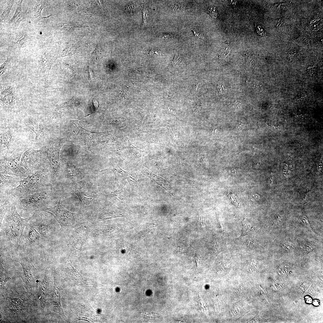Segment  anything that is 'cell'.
Returning <instances> with one entry per match:
<instances>
[{
	"label": "cell",
	"instance_id": "6da1fadb",
	"mask_svg": "<svg viewBox=\"0 0 323 323\" xmlns=\"http://www.w3.org/2000/svg\"><path fill=\"white\" fill-rule=\"evenodd\" d=\"M29 218H22L13 201L11 208L5 215L0 225V245L16 252L22 247L21 240Z\"/></svg>",
	"mask_w": 323,
	"mask_h": 323
},
{
	"label": "cell",
	"instance_id": "7a4b0ae2",
	"mask_svg": "<svg viewBox=\"0 0 323 323\" xmlns=\"http://www.w3.org/2000/svg\"><path fill=\"white\" fill-rule=\"evenodd\" d=\"M48 171L39 169L30 172L24 179L19 181V185L11 189L9 194L19 199L33 194L49 186V178L51 176Z\"/></svg>",
	"mask_w": 323,
	"mask_h": 323
},
{
	"label": "cell",
	"instance_id": "3957f363",
	"mask_svg": "<svg viewBox=\"0 0 323 323\" xmlns=\"http://www.w3.org/2000/svg\"><path fill=\"white\" fill-rule=\"evenodd\" d=\"M48 187L14 202L16 206L28 213L47 207L51 194Z\"/></svg>",
	"mask_w": 323,
	"mask_h": 323
},
{
	"label": "cell",
	"instance_id": "277c9868",
	"mask_svg": "<svg viewBox=\"0 0 323 323\" xmlns=\"http://www.w3.org/2000/svg\"><path fill=\"white\" fill-rule=\"evenodd\" d=\"M67 141L64 138L54 140L51 141L45 148L49 161L51 179L53 182L56 181L59 176L60 169V152L63 144Z\"/></svg>",
	"mask_w": 323,
	"mask_h": 323
},
{
	"label": "cell",
	"instance_id": "5b68a950",
	"mask_svg": "<svg viewBox=\"0 0 323 323\" xmlns=\"http://www.w3.org/2000/svg\"><path fill=\"white\" fill-rule=\"evenodd\" d=\"M13 261L19 263L22 266L23 273L21 277L24 286L28 292L31 293L35 287L38 272V269L33 264L31 257L24 255L17 257Z\"/></svg>",
	"mask_w": 323,
	"mask_h": 323
},
{
	"label": "cell",
	"instance_id": "8992f818",
	"mask_svg": "<svg viewBox=\"0 0 323 323\" xmlns=\"http://www.w3.org/2000/svg\"><path fill=\"white\" fill-rule=\"evenodd\" d=\"M21 153L13 155L1 159L0 173L7 174L22 179L27 177L30 172L20 165Z\"/></svg>",
	"mask_w": 323,
	"mask_h": 323
},
{
	"label": "cell",
	"instance_id": "52a82bcc",
	"mask_svg": "<svg viewBox=\"0 0 323 323\" xmlns=\"http://www.w3.org/2000/svg\"><path fill=\"white\" fill-rule=\"evenodd\" d=\"M70 190L78 196L82 204L86 205H89L95 198L103 195L99 189L92 183L83 181L74 183Z\"/></svg>",
	"mask_w": 323,
	"mask_h": 323
},
{
	"label": "cell",
	"instance_id": "ba28073f",
	"mask_svg": "<svg viewBox=\"0 0 323 323\" xmlns=\"http://www.w3.org/2000/svg\"><path fill=\"white\" fill-rule=\"evenodd\" d=\"M40 210L52 215L63 228H68L72 225L78 215V214L71 212L63 207L61 205L60 200L54 207H44Z\"/></svg>",
	"mask_w": 323,
	"mask_h": 323
},
{
	"label": "cell",
	"instance_id": "9c48e42d",
	"mask_svg": "<svg viewBox=\"0 0 323 323\" xmlns=\"http://www.w3.org/2000/svg\"><path fill=\"white\" fill-rule=\"evenodd\" d=\"M25 228L21 243V246L24 250L37 248L45 242V240H47L29 223Z\"/></svg>",
	"mask_w": 323,
	"mask_h": 323
},
{
	"label": "cell",
	"instance_id": "30bf717a",
	"mask_svg": "<svg viewBox=\"0 0 323 323\" xmlns=\"http://www.w3.org/2000/svg\"><path fill=\"white\" fill-rule=\"evenodd\" d=\"M41 153L31 149L25 152L21 156L20 165L30 172L40 169L42 160Z\"/></svg>",
	"mask_w": 323,
	"mask_h": 323
},
{
	"label": "cell",
	"instance_id": "8fae6325",
	"mask_svg": "<svg viewBox=\"0 0 323 323\" xmlns=\"http://www.w3.org/2000/svg\"><path fill=\"white\" fill-rule=\"evenodd\" d=\"M49 269L46 263L44 277L39 285L38 298L40 301L42 307L43 308L49 300V295L52 291L50 273Z\"/></svg>",
	"mask_w": 323,
	"mask_h": 323
},
{
	"label": "cell",
	"instance_id": "7c38bea8",
	"mask_svg": "<svg viewBox=\"0 0 323 323\" xmlns=\"http://www.w3.org/2000/svg\"><path fill=\"white\" fill-rule=\"evenodd\" d=\"M29 223L43 237L48 238L51 234L52 228L51 226L48 221L47 217H33L29 218Z\"/></svg>",
	"mask_w": 323,
	"mask_h": 323
},
{
	"label": "cell",
	"instance_id": "4fadbf2b",
	"mask_svg": "<svg viewBox=\"0 0 323 323\" xmlns=\"http://www.w3.org/2000/svg\"><path fill=\"white\" fill-rule=\"evenodd\" d=\"M52 58L51 55L46 51H42L39 57V69L46 86L48 85V83L49 72L53 63Z\"/></svg>",
	"mask_w": 323,
	"mask_h": 323
},
{
	"label": "cell",
	"instance_id": "5bb4252c",
	"mask_svg": "<svg viewBox=\"0 0 323 323\" xmlns=\"http://www.w3.org/2000/svg\"><path fill=\"white\" fill-rule=\"evenodd\" d=\"M23 122L26 126L35 134L36 140H41L45 136L46 130L44 125L32 117L25 118Z\"/></svg>",
	"mask_w": 323,
	"mask_h": 323
},
{
	"label": "cell",
	"instance_id": "9a60e30c",
	"mask_svg": "<svg viewBox=\"0 0 323 323\" xmlns=\"http://www.w3.org/2000/svg\"><path fill=\"white\" fill-rule=\"evenodd\" d=\"M1 103L4 106L13 108L16 103L15 92L11 86H7L2 90L1 92Z\"/></svg>",
	"mask_w": 323,
	"mask_h": 323
},
{
	"label": "cell",
	"instance_id": "2e32d148",
	"mask_svg": "<svg viewBox=\"0 0 323 323\" xmlns=\"http://www.w3.org/2000/svg\"><path fill=\"white\" fill-rule=\"evenodd\" d=\"M80 119L71 120V122L74 124L77 128L79 131L78 135L80 139L85 141H90L97 137L99 135L100 132H97L87 130L82 127L79 124V120Z\"/></svg>",
	"mask_w": 323,
	"mask_h": 323
},
{
	"label": "cell",
	"instance_id": "e0dca14e",
	"mask_svg": "<svg viewBox=\"0 0 323 323\" xmlns=\"http://www.w3.org/2000/svg\"><path fill=\"white\" fill-rule=\"evenodd\" d=\"M18 177L10 175L0 173V191L11 188L19 181Z\"/></svg>",
	"mask_w": 323,
	"mask_h": 323
},
{
	"label": "cell",
	"instance_id": "ac0fdd59",
	"mask_svg": "<svg viewBox=\"0 0 323 323\" xmlns=\"http://www.w3.org/2000/svg\"><path fill=\"white\" fill-rule=\"evenodd\" d=\"M74 100V98H72L67 101L58 106L52 113L53 118H59L63 116L68 111Z\"/></svg>",
	"mask_w": 323,
	"mask_h": 323
},
{
	"label": "cell",
	"instance_id": "d6986e66",
	"mask_svg": "<svg viewBox=\"0 0 323 323\" xmlns=\"http://www.w3.org/2000/svg\"><path fill=\"white\" fill-rule=\"evenodd\" d=\"M14 140L13 133L10 130H6L1 133V143L4 145L8 150L10 149Z\"/></svg>",
	"mask_w": 323,
	"mask_h": 323
},
{
	"label": "cell",
	"instance_id": "ffe728a7",
	"mask_svg": "<svg viewBox=\"0 0 323 323\" xmlns=\"http://www.w3.org/2000/svg\"><path fill=\"white\" fill-rule=\"evenodd\" d=\"M22 1V0H21L19 1L15 12L9 22L10 24L15 27H17L24 19V16L21 8Z\"/></svg>",
	"mask_w": 323,
	"mask_h": 323
},
{
	"label": "cell",
	"instance_id": "44dd1931",
	"mask_svg": "<svg viewBox=\"0 0 323 323\" xmlns=\"http://www.w3.org/2000/svg\"><path fill=\"white\" fill-rule=\"evenodd\" d=\"M81 171L73 164L67 163L65 170V176L68 178L79 177L81 176Z\"/></svg>",
	"mask_w": 323,
	"mask_h": 323
},
{
	"label": "cell",
	"instance_id": "7402d4cb",
	"mask_svg": "<svg viewBox=\"0 0 323 323\" xmlns=\"http://www.w3.org/2000/svg\"><path fill=\"white\" fill-rule=\"evenodd\" d=\"M0 225L6 213L11 208L13 201L11 199H1L0 200Z\"/></svg>",
	"mask_w": 323,
	"mask_h": 323
},
{
	"label": "cell",
	"instance_id": "603a6c76",
	"mask_svg": "<svg viewBox=\"0 0 323 323\" xmlns=\"http://www.w3.org/2000/svg\"><path fill=\"white\" fill-rule=\"evenodd\" d=\"M46 1H37L32 12V15L34 18H37L40 19L43 18L41 15L42 9L45 7Z\"/></svg>",
	"mask_w": 323,
	"mask_h": 323
},
{
	"label": "cell",
	"instance_id": "cb8c5ba5",
	"mask_svg": "<svg viewBox=\"0 0 323 323\" xmlns=\"http://www.w3.org/2000/svg\"><path fill=\"white\" fill-rule=\"evenodd\" d=\"M14 3V1L13 0H10L7 2L1 16V23H4L7 21L9 13Z\"/></svg>",
	"mask_w": 323,
	"mask_h": 323
},
{
	"label": "cell",
	"instance_id": "d4e9b609",
	"mask_svg": "<svg viewBox=\"0 0 323 323\" xmlns=\"http://www.w3.org/2000/svg\"><path fill=\"white\" fill-rule=\"evenodd\" d=\"M172 64L174 67L182 68L185 65L186 63L184 58L181 55L176 54L172 62Z\"/></svg>",
	"mask_w": 323,
	"mask_h": 323
},
{
	"label": "cell",
	"instance_id": "484cf974",
	"mask_svg": "<svg viewBox=\"0 0 323 323\" xmlns=\"http://www.w3.org/2000/svg\"><path fill=\"white\" fill-rule=\"evenodd\" d=\"M122 216L121 214L115 212H105L102 213L101 214L100 216V218L102 220H106L118 217H122Z\"/></svg>",
	"mask_w": 323,
	"mask_h": 323
},
{
	"label": "cell",
	"instance_id": "4316f807",
	"mask_svg": "<svg viewBox=\"0 0 323 323\" xmlns=\"http://www.w3.org/2000/svg\"><path fill=\"white\" fill-rule=\"evenodd\" d=\"M27 39V36L26 35L20 34L16 37V43L21 47V46L25 42Z\"/></svg>",
	"mask_w": 323,
	"mask_h": 323
},
{
	"label": "cell",
	"instance_id": "83f0119b",
	"mask_svg": "<svg viewBox=\"0 0 323 323\" xmlns=\"http://www.w3.org/2000/svg\"><path fill=\"white\" fill-rule=\"evenodd\" d=\"M74 48L72 47H67L62 51L60 56L61 57H64L71 55L74 54Z\"/></svg>",
	"mask_w": 323,
	"mask_h": 323
},
{
	"label": "cell",
	"instance_id": "f1b7e54d",
	"mask_svg": "<svg viewBox=\"0 0 323 323\" xmlns=\"http://www.w3.org/2000/svg\"><path fill=\"white\" fill-rule=\"evenodd\" d=\"M195 36L198 38L203 39L204 35L202 31L198 28L195 27L192 29Z\"/></svg>",
	"mask_w": 323,
	"mask_h": 323
},
{
	"label": "cell",
	"instance_id": "f546056e",
	"mask_svg": "<svg viewBox=\"0 0 323 323\" xmlns=\"http://www.w3.org/2000/svg\"><path fill=\"white\" fill-rule=\"evenodd\" d=\"M251 229V227L249 224L243 223L242 236H244L247 235L250 232Z\"/></svg>",
	"mask_w": 323,
	"mask_h": 323
},
{
	"label": "cell",
	"instance_id": "4dcf8cb0",
	"mask_svg": "<svg viewBox=\"0 0 323 323\" xmlns=\"http://www.w3.org/2000/svg\"><path fill=\"white\" fill-rule=\"evenodd\" d=\"M208 11L213 19H215L216 18L217 13L215 7H210L208 9Z\"/></svg>",
	"mask_w": 323,
	"mask_h": 323
},
{
	"label": "cell",
	"instance_id": "1f68e13d",
	"mask_svg": "<svg viewBox=\"0 0 323 323\" xmlns=\"http://www.w3.org/2000/svg\"><path fill=\"white\" fill-rule=\"evenodd\" d=\"M9 60L7 58V60L2 64L0 66V76H1L5 71L8 65Z\"/></svg>",
	"mask_w": 323,
	"mask_h": 323
},
{
	"label": "cell",
	"instance_id": "d6a6232c",
	"mask_svg": "<svg viewBox=\"0 0 323 323\" xmlns=\"http://www.w3.org/2000/svg\"><path fill=\"white\" fill-rule=\"evenodd\" d=\"M100 54L99 51V49L98 47H97L92 54V58L93 61L94 62H97L98 58L100 57Z\"/></svg>",
	"mask_w": 323,
	"mask_h": 323
},
{
	"label": "cell",
	"instance_id": "836d02e7",
	"mask_svg": "<svg viewBox=\"0 0 323 323\" xmlns=\"http://www.w3.org/2000/svg\"><path fill=\"white\" fill-rule=\"evenodd\" d=\"M143 13V25H144L146 24V17L147 16V14L148 10L145 6V4H143L142 6Z\"/></svg>",
	"mask_w": 323,
	"mask_h": 323
},
{
	"label": "cell",
	"instance_id": "e575fe53",
	"mask_svg": "<svg viewBox=\"0 0 323 323\" xmlns=\"http://www.w3.org/2000/svg\"><path fill=\"white\" fill-rule=\"evenodd\" d=\"M149 54L151 56L155 57L160 56L161 54V53L158 50L152 49L150 51Z\"/></svg>",
	"mask_w": 323,
	"mask_h": 323
},
{
	"label": "cell",
	"instance_id": "d590c367",
	"mask_svg": "<svg viewBox=\"0 0 323 323\" xmlns=\"http://www.w3.org/2000/svg\"><path fill=\"white\" fill-rule=\"evenodd\" d=\"M214 253L216 256L218 254L221 250L220 245L216 240L214 242Z\"/></svg>",
	"mask_w": 323,
	"mask_h": 323
},
{
	"label": "cell",
	"instance_id": "8d00e7d4",
	"mask_svg": "<svg viewBox=\"0 0 323 323\" xmlns=\"http://www.w3.org/2000/svg\"><path fill=\"white\" fill-rule=\"evenodd\" d=\"M11 279V278L10 277L6 276H3L0 277V286L2 287L8 281H10Z\"/></svg>",
	"mask_w": 323,
	"mask_h": 323
},
{
	"label": "cell",
	"instance_id": "74e56055",
	"mask_svg": "<svg viewBox=\"0 0 323 323\" xmlns=\"http://www.w3.org/2000/svg\"><path fill=\"white\" fill-rule=\"evenodd\" d=\"M229 195H228L229 198L231 199V200H232L233 203H234L236 205L238 206L239 204V202L238 200V198L235 196L233 194H229Z\"/></svg>",
	"mask_w": 323,
	"mask_h": 323
},
{
	"label": "cell",
	"instance_id": "f35d334b",
	"mask_svg": "<svg viewBox=\"0 0 323 323\" xmlns=\"http://www.w3.org/2000/svg\"><path fill=\"white\" fill-rule=\"evenodd\" d=\"M194 258L196 263L197 267L196 272H197L199 271L201 266V259L199 257L197 256H195Z\"/></svg>",
	"mask_w": 323,
	"mask_h": 323
},
{
	"label": "cell",
	"instance_id": "ab89813d",
	"mask_svg": "<svg viewBox=\"0 0 323 323\" xmlns=\"http://www.w3.org/2000/svg\"><path fill=\"white\" fill-rule=\"evenodd\" d=\"M230 49L229 47H225L220 52V54L222 55L226 56L230 52Z\"/></svg>",
	"mask_w": 323,
	"mask_h": 323
},
{
	"label": "cell",
	"instance_id": "60d3db41",
	"mask_svg": "<svg viewBox=\"0 0 323 323\" xmlns=\"http://www.w3.org/2000/svg\"><path fill=\"white\" fill-rule=\"evenodd\" d=\"M219 220L221 227L223 230H224V224L221 216L219 215Z\"/></svg>",
	"mask_w": 323,
	"mask_h": 323
},
{
	"label": "cell",
	"instance_id": "b9f144b4",
	"mask_svg": "<svg viewBox=\"0 0 323 323\" xmlns=\"http://www.w3.org/2000/svg\"><path fill=\"white\" fill-rule=\"evenodd\" d=\"M160 37L163 39H168L170 38V36L169 34H164L162 35Z\"/></svg>",
	"mask_w": 323,
	"mask_h": 323
},
{
	"label": "cell",
	"instance_id": "7bdbcfd3",
	"mask_svg": "<svg viewBox=\"0 0 323 323\" xmlns=\"http://www.w3.org/2000/svg\"><path fill=\"white\" fill-rule=\"evenodd\" d=\"M217 89L219 93L221 92L223 90V87L220 85H219L217 86Z\"/></svg>",
	"mask_w": 323,
	"mask_h": 323
},
{
	"label": "cell",
	"instance_id": "ee69618b",
	"mask_svg": "<svg viewBox=\"0 0 323 323\" xmlns=\"http://www.w3.org/2000/svg\"><path fill=\"white\" fill-rule=\"evenodd\" d=\"M93 102L96 109H97L98 107V103L97 101L95 99H93Z\"/></svg>",
	"mask_w": 323,
	"mask_h": 323
},
{
	"label": "cell",
	"instance_id": "f6af8a7d",
	"mask_svg": "<svg viewBox=\"0 0 323 323\" xmlns=\"http://www.w3.org/2000/svg\"><path fill=\"white\" fill-rule=\"evenodd\" d=\"M89 74H90V77L92 79H93V73H92V70H91V68L89 67Z\"/></svg>",
	"mask_w": 323,
	"mask_h": 323
},
{
	"label": "cell",
	"instance_id": "bcb514c9",
	"mask_svg": "<svg viewBox=\"0 0 323 323\" xmlns=\"http://www.w3.org/2000/svg\"><path fill=\"white\" fill-rule=\"evenodd\" d=\"M236 310L237 311V313H238V311H237V309H236Z\"/></svg>",
	"mask_w": 323,
	"mask_h": 323
},
{
	"label": "cell",
	"instance_id": "7dc6e473",
	"mask_svg": "<svg viewBox=\"0 0 323 323\" xmlns=\"http://www.w3.org/2000/svg\"><path fill=\"white\" fill-rule=\"evenodd\" d=\"M233 313L234 314V315H235V314L234 313V312L233 311Z\"/></svg>",
	"mask_w": 323,
	"mask_h": 323
},
{
	"label": "cell",
	"instance_id": "c3c4849f",
	"mask_svg": "<svg viewBox=\"0 0 323 323\" xmlns=\"http://www.w3.org/2000/svg\"><path fill=\"white\" fill-rule=\"evenodd\" d=\"M234 312L235 313V314H236V312H235V311Z\"/></svg>",
	"mask_w": 323,
	"mask_h": 323
}]
</instances>
